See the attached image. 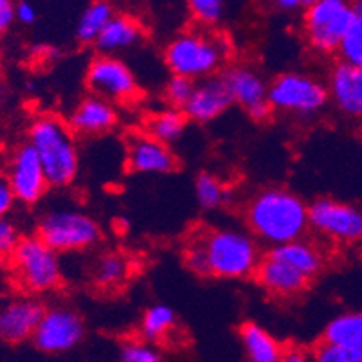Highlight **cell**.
<instances>
[{
  "label": "cell",
  "instance_id": "6da1fadb",
  "mask_svg": "<svg viewBox=\"0 0 362 362\" xmlns=\"http://www.w3.org/2000/svg\"><path fill=\"white\" fill-rule=\"evenodd\" d=\"M259 262L262 252L255 236L235 227L197 229L184 249L186 267L202 278H251Z\"/></svg>",
  "mask_w": 362,
  "mask_h": 362
},
{
  "label": "cell",
  "instance_id": "7a4b0ae2",
  "mask_svg": "<svg viewBox=\"0 0 362 362\" xmlns=\"http://www.w3.org/2000/svg\"><path fill=\"white\" fill-rule=\"evenodd\" d=\"M245 222L271 249L305 238L310 231L308 204L287 187H265L252 195L245 206Z\"/></svg>",
  "mask_w": 362,
  "mask_h": 362
},
{
  "label": "cell",
  "instance_id": "3957f363",
  "mask_svg": "<svg viewBox=\"0 0 362 362\" xmlns=\"http://www.w3.org/2000/svg\"><path fill=\"white\" fill-rule=\"evenodd\" d=\"M29 144L40 159L49 187L71 186L80 171V151L76 136L64 117L40 114L29 127Z\"/></svg>",
  "mask_w": 362,
  "mask_h": 362
},
{
  "label": "cell",
  "instance_id": "277c9868",
  "mask_svg": "<svg viewBox=\"0 0 362 362\" xmlns=\"http://www.w3.org/2000/svg\"><path fill=\"white\" fill-rule=\"evenodd\" d=\"M163 58L173 76L200 81L226 69L231 58V42L207 29H189L164 47Z\"/></svg>",
  "mask_w": 362,
  "mask_h": 362
},
{
  "label": "cell",
  "instance_id": "5b68a950",
  "mask_svg": "<svg viewBox=\"0 0 362 362\" xmlns=\"http://www.w3.org/2000/svg\"><path fill=\"white\" fill-rule=\"evenodd\" d=\"M35 235L54 252H76L96 245L101 240V227L81 209L54 206L42 213Z\"/></svg>",
  "mask_w": 362,
  "mask_h": 362
},
{
  "label": "cell",
  "instance_id": "8992f818",
  "mask_svg": "<svg viewBox=\"0 0 362 362\" xmlns=\"http://www.w3.org/2000/svg\"><path fill=\"white\" fill-rule=\"evenodd\" d=\"M15 283L28 294H45L60 287L62 263L58 252L36 235L22 236L9 258Z\"/></svg>",
  "mask_w": 362,
  "mask_h": 362
},
{
  "label": "cell",
  "instance_id": "52a82bcc",
  "mask_svg": "<svg viewBox=\"0 0 362 362\" xmlns=\"http://www.w3.org/2000/svg\"><path fill=\"white\" fill-rule=\"evenodd\" d=\"M354 18V4L346 0H310L303 11L305 40L317 54H337Z\"/></svg>",
  "mask_w": 362,
  "mask_h": 362
},
{
  "label": "cell",
  "instance_id": "ba28073f",
  "mask_svg": "<svg viewBox=\"0 0 362 362\" xmlns=\"http://www.w3.org/2000/svg\"><path fill=\"white\" fill-rule=\"evenodd\" d=\"M327 85L305 72H283L269 83V103L272 112L310 117L328 103Z\"/></svg>",
  "mask_w": 362,
  "mask_h": 362
},
{
  "label": "cell",
  "instance_id": "9c48e42d",
  "mask_svg": "<svg viewBox=\"0 0 362 362\" xmlns=\"http://www.w3.org/2000/svg\"><path fill=\"white\" fill-rule=\"evenodd\" d=\"M310 229L337 243L362 242V209L341 200L321 197L308 204Z\"/></svg>",
  "mask_w": 362,
  "mask_h": 362
},
{
  "label": "cell",
  "instance_id": "30bf717a",
  "mask_svg": "<svg viewBox=\"0 0 362 362\" xmlns=\"http://www.w3.org/2000/svg\"><path fill=\"white\" fill-rule=\"evenodd\" d=\"M85 83L92 96L110 103H128L139 94V83L132 69L116 56H94L85 72Z\"/></svg>",
  "mask_w": 362,
  "mask_h": 362
},
{
  "label": "cell",
  "instance_id": "8fae6325",
  "mask_svg": "<svg viewBox=\"0 0 362 362\" xmlns=\"http://www.w3.org/2000/svg\"><path fill=\"white\" fill-rule=\"evenodd\" d=\"M85 335V322L81 315L71 307L56 305L45 308L42 321L33 335L36 350L49 355L71 351L81 342Z\"/></svg>",
  "mask_w": 362,
  "mask_h": 362
},
{
  "label": "cell",
  "instance_id": "7c38bea8",
  "mask_svg": "<svg viewBox=\"0 0 362 362\" xmlns=\"http://www.w3.org/2000/svg\"><path fill=\"white\" fill-rule=\"evenodd\" d=\"M222 78L236 105L247 112L256 123H265L272 114L269 103V83L251 65H229L223 69Z\"/></svg>",
  "mask_w": 362,
  "mask_h": 362
},
{
  "label": "cell",
  "instance_id": "4fadbf2b",
  "mask_svg": "<svg viewBox=\"0 0 362 362\" xmlns=\"http://www.w3.org/2000/svg\"><path fill=\"white\" fill-rule=\"evenodd\" d=\"M8 180L11 184L16 202L24 206H35L47 193V177H45L40 159L29 143L15 151L9 164Z\"/></svg>",
  "mask_w": 362,
  "mask_h": 362
},
{
  "label": "cell",
  "instance_id": "5bb4252c",
  "mask_svg": "<svg viewBox=\"0 0 362 362\" xmlns=\"http://www.w3.org/2000/svg\"><path fill=\"white\" fill-rule=\"evenodd\" d=\"M127 166L134 173L168 175L177 170L179 160L168 144L146 132H134L127 139Z\"/></svg>",
  "mask_w": 362,
  "mask_h": 362
},
{
  "label": "cell",
  "instance_id": "9a60e30c",
  "mask_svg": "<svg viewBox=\"0 0 362 362\" xmlns=\"http://www.w3.org/2000/svg\"><path fill=\"white\" fill-rule=\"evenodd\" d=\"M45 307L31 296L9 299L0 307V339L8 344H22L35 335Z\"/></svg>",
  "mask_w": 362,
  "mask_h": 362
},
{
  "label": "cell",
  "instance_id": "2e32d148",
  "mask_svg": "<svg viewBox=\"0 0 362 362\" xmlns=\"http://www.w3.org/2000/svg\"><path fill=\"white\" fill-rule=\"evenodd\" d=\"M235 103L231 98V92L227 88L222 74L211 76V78H204V80L195 81V88L182 108L184 116L187 121H195V123H211L216 117L223 116L231 105Z\"/></svg>",
  "mask_w": 362,
  "mask_h": 362
},
{
  "label": "cell",
  "instance_id": "e0dca14e",
  "mask_svg": "<svg viewBox=\"0 0 362 362\" xmlns=\"http://www.w3.org/2000/svg\"><path fill=\"white\" fill-rule=\"evenodd\" d=\"M328 100L350 119H362V69L337 62L328 72Z\"/></svg>",
  "mask_w": 362,
  "mask_h": 362
},
{
  "label": "cell",
  "instance_id": "ac0fdd59",
  "mask_svg": "<svg viewBox=\"0 0 362 362\" xmlns=\"http://www.w3.org/2000/svg\"><path fill=\"white\" fill-rule=\"evenodd\" d=\"M67 124L74 136L96 137L108 134L117 124V110L114 103L98 96H87L78 101L69 114Z\"/></svg>",
  "mask_w": 362,
  "mask_h": 362
},
{
  "label": "cell",
  "instance_id": "d6986e66",
  "mask_svg": "<svg viewBox=\"0 0 362 362\" xmlns=\"http://www.w3.org/2000/svg\"><path fill=\"white\" fill-rule=\"evenodd\" d=\"M252 278L267 294L278 299L298 298L301 292L307 291L310 283V279L305 278L301 272L269 255L262 256Z\"/></svg>",
  "mask_w": 362,
  "mask_h": 362
},
{
  "label": "cell",
  "instance_id": "ffe728a7",
  "mask_svg": "<svg viewBox=\"0 0 362 362\" xmlns=\"http://www.w3.org/2000/svg\"><path fill=\"white\" fill-rule=\"evenodd\" d=\"M267 255L287 263V265H291L292 269L301 272L308 279H314L315 276L321 274V271L325 269V263H327V256H325L322 247L307 238L296 240V242L285 243V245L279 247H272Z\"/></svg>",
  "mask_w": 362,
  "mask_h": 362
},
{
  "label": "cell",
  "instance_id": "44dd1931",
  "mask_svg": "<svg viewBox=\"0 0 362 362\" xmlns=\"http://www.w3.org/2000/svg\"><path fill=\"white\" fill-rule=\"evenodd\" d=\"M143 36L144 28L136 16L127 15V13H116L110 18V22L105 25L94 45L101 54L112 56L114 52L137 45L143 40Z\"/></svg>",
  "mask_w": 362,
  "mask_h": 362
},
{
  "label": "cell",
  "instance_id": "7402d4cb",
  "mask_svg": "<svg viewBox=\"0 0 362 362\" xmlns=\"http://www.w3.org/2000/svg\"><path fill=\"white\" fill-rule=\"evenodd\" d=\"M247 362H281L285 344L256 321H245L238 328Z\"/></svg>",
  "mask_w": 362,
  "mask_h": 362
},
{
  "label": "cell",
  "instance_id": "603a6c76",
  "mask_svg": "<svg viewBox=\"0 0 362 362\" xmlns=\"http://www.w3.org/2000/svg\"><path fill=\"white\" fill-rule=\"evenodd\" d=\"M186 127L187 117L184 116V112L171 107L153 112L144 121V132L148 136L168 144V146L184 136Z\"/></svg>",
  "mask_w": 362,
  "mask_h": 362
},
{
  "label": "cell",
  "instance_id": "cb8c5ba5",
  "mask_svg": "<svg viewBox=\"0 0 362 362\" xmlns=\"http://www.w3.org/2000/svg\"><path fill=\"white\" fill-rule=\"evenodd\" d=\"M322 341L362 351V310L344 312L327 325Z\"/></svg>",
  "mask_w": 362,
  "mask_h": 362
},
{
  "label": "cell",
  "instance_id": "d4e9b609",
  "mask_svg": "<svg viewBox=\"0 0 362 362\" xmlns=\"http://www.w3.org/2000/svg\"><path fill=\"white\" fill-rule=\"evenodd\" d=\"M177 327L175 310L168 305H151L146 308L139 322L141 339L146 342H163Z\"/></svg>",
  "mask_w": 362,
  "mask_h": 362
},
{
  "label": "cell",
  "instance_id": "484cf974",
  "mask_svg": "<svg viewBox=\"0 0 362 362\" xmlns=\"http://www.w3.org/2000/svg\"><path fill=\"white\" fill-rule=\"evenodd\" d=\"M116 15L114 6L110 2H90L81 13L78 25H76V38L81 44H96L98 36L105 29V25L110 22L112 16Z\"/></svg>",
  "mask_w": 362,
  "mask_h": 362
},
{
  "label": "cell",
  "instance_id": "4316f807",
  "mask_svg": "<svg viewBox=\"0 0 362 362\" xmlns=\"http://www.w3.org/2000/svg\"><path fill=\"white\" fill-rule=\"evenodd\" d=\"M128 274H130V263H128L127 256L114 251L101 255L92 269L94 281L105 288L121 285L128 278Z\"/></svg>",
  "mask_w": 362,
  "mask_h": 362
},
{
  "label": "cell",
  "instance_id": "83f0119b",
  "mask_svg": "<svg viewBox=\"0 0 362 362\" xmlns=\"http://www.w3.org/2000/svg\"><path fill=\"white\" fill-rule=\"evenodd\" d=\"M195 195L200 207L207 209V211L218 209V207H223L231 202V192L223 187V184L209 171H200L197 175Z\"/></svg>",
  "mask_w": 362,
  "mask_h": 362
},
{
  "label": "cell",
  "instance_id": "f1b7e54d",
  "mask_svg": "<svg viewBox=\"0 0 362 362\" xmlns=\"http://www.w3.org/2000/svg\"><path fill=\"white\" fill-rule=\"evenodd\" d=\"M339 62L362 69V15H355L337 51Z\"/></svg>",
  "mask_w": 362,
  "mask_h": 362
},
{
  "label": "cell",
  "instance_id": "f546056e",
  "mask_svg": "<svg viewBox=\"0 0 362 362\" xmlns=\"http://www.w3.org/2000/svg\"><path fill=\"white\" fill-rule=\"evenodd\" d=\"M187 9L193 21L202 29L220 24L226 15V4L222 0H192L187 2Z\"/></svg>",
  "mask_w": 362,
  "mask_h": 362
},
{
  "label": "cell",
  "instance_id": "4dcf8cb0",
  "mask_svg": "<svg viewBox=\"0 0 362 362\" xmlns=\"http://www.w3.org/2000/svg\"><path fill=\"white\" fill-rule=\"evenodd\" d=\"M310 362H362V351L319 341L310 350Z\"/></svg>",
  "mask_w": 362,
  "mask_h": 362
},
{
  "label": "cell",
  "instance_id": "1f68e13d",
  "mask_svg": "<svg viewBox=\"0 0 362 362\" xmlns=\"http://www.w3.org/2000/svg\"><path fill=\"white\" fill-rule=\"evenodd\" d=\"M119 362H163V357L153 344L137 339L121 344Z\"/></svg>",
  "mask_w": 362,
  "mask_h": 362
},
{
  "label": "cell",
  "instance_id": "d6a6232c",
  "mask_svg": "<svg viewBox=\"0 0 362 362\" xmlns=\"http://www.w3.org/2000/svg\"><path fill=\"white\" fill-rule=\"evenodd\" d=\"M195 88V81L189 78H182V76H173L168 80L166 87H164V98H166L168 105L171 108L182 110L186 103L189 101Z\"/></svg>",
  "mask_w": 362,
  "mask_h": 362
},
{
  "label": "cell",
  "instance_id": "836d02e7",
  "mask_svg": "<svg viewBox=\"0 0 362 362\" xmlns=\"http://www.w3.org/2000/svg\"><path fill=\"white\" fill-rule=\"evenodd\" d=\"M21 238V231L13 220L0 218V259L11 258Z\"/></svg>",
  "mask_w": 362,
  "mask_h": 362
},
{
  "label": "cell",
  "instance_id": "e575fe53",
  "mask_svg": "<svg viewBox=\"0 0 362 362\" xmlns=\"http://www.w3.org/2000/svg\"><path fill=\"white\" fill-rule=\"evenodd\" d=\"M15 204V193H13L8 177L0 175V218H8V215L13 211Z\"/></svg>",
  "mask_w": 362,
  "mask_h": 362
},
{
  "label": "cell",
  "instance_id": "d590c367",
  "mask_svg": "<svg viewBox=\"0 0 362 362\" xmlns=\"http://www.w3.org/2000/svg\"><path fill=\"white\" fill-rule=\"evenodd\" d=\"M36 18H38V11L33 4L29 2H18L15 4V21L22 22L25 25H31L35 24Z\"/></svg>",
  "mask_w": 362,
  "mask_h": 362
},
{
  "label": "cell",
  "instance_id": "8d00e7d4",
  "mask_svg": "<svg viewBox=\"0 0 362 362\" xmlns=\"http://www.w3.org/2000/svg\"><path fill=\"white\" fill-rule=\"evenodd\" d=\"M15 22V4L9 0H0V35H4Z\"/></svg>",
  "mask_w": 362,
  "mask_h": 362
},
{
  "label": "cell",
  "instance_id": "74e56055",
  "mask_svg": "<svg viewBox=\"0 0 362 362\" xmlns=\"http://www.w3.org/2000/svg\"><path fill=\"white\" fill-rule=\"evenodd\" d=\"M281 362H310V351L298 344H291L285 348Z\"/></svg>",
  "mask_w": 362,
  "mask_h": 362
},
{
  "label": "cell",
  "instance_id": "f35d334b",
  "mask_svg": "<svg viewBox=\"0 0 362 362\" xmlns=\"http://www.w3.org/2000/svg\"><path fill=\"white\" fill-rule=\"evenodd\" d=\"M310 4V0H276L274 8L283 13L305 11V8Z\"/></svg>",
  "mask_w": 362,
  "mask_h": 362
},
{
  "label": "cell",
  "instance_id": "ab89813d",
  "mask_svg": "<svg viewBox=\"0 0 362 362\" xmlns=\"http://www.w3.org/2000/svg\"><path fill=\"white\" fill-rule=\"evenodd\" d=\"M354 11H355V15H362V0L354 2Z\"/></svg>",
  "mask_w": 362,
  "mask_h": 362
}]
</instances>
